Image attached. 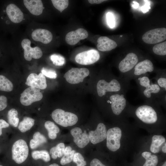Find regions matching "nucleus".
I'll list each match as a JSON object with an SVG mask.
<instances>
[{"label":"nucleus","instance_id":"f257e3e1","mask_svg":"<svg viewBox=\"0 0 166 166\" xmlns=\"http://www.w3.org/2000/svg\"><path fill=\"white\" fill-rule=\"evenodd\" d=\"M10 158L14 164L21 166L28 160L30 156L28 143L25 139L18 137L12 143L10 148Z\"/></svg>","mask_w":166,"mask_h":166},{"label":"nucleus","instance_id":"f03ea898","mask_svg":"<svg viewBox=\"0 0 166 166\" xmlns=\"http://www.w3.org/2000/svg\"><path fill=\"white\" fill-rule=\"evenodd\" d=\"M51 117L57 124L64 127L74 125L78 120L77 116L71 112H65L60 109L54 110L52 112Z\"/></svg>","mask_w":166,"mask_h":166},{"label":"nucleus","instance_id":"7ed1b4c3","mask_svg":"<svg viewBox=\"0 0 166 166\" xmlns=\"http://www.w3.org/2000/svg\"><path fill=\"white\" fill-rule=\"evenodd\" d=\"M122 136V131L118 127H114L107 131L106 146L112 152L118 150L121 147V139Z\"/></svg>","mask_w":166,"mask_h":166},{"label":"nucleus","instance_id":"20e7f679","mask_svg":"<svg viewBox=\"0 0 166 166\" xmlns=\"http://www.w3.org/2000/svg\"><path fill=\"white\" fill-rule=\"evenodd\" d=\"M43 97L41 89L29 87L26 89L21 94L20 102L25 106L31 105L33 103L42 100Z\"/></svg>","mask_w":166,"mask_h":166},{"label":"nucleus","instance_id":"39448f33","mask_svg":"<svg viewBox=\"0 0 166 166\" xmlns=\"http://www.w3.org/2000/svg\"><path fill=\"white\" fill-rule=\"evenodd\" d=\"M135 113L140 120L147 124H153L157 120L156 112L152 107L148 105L139 107L136 110Z\"/></svg>","mask_w":166,"mask_h":166},{"label":"nucleus","instance_id":"423d86ee","mask_svg":"<svg viewBox=\"0 0 166 166\" xmlns=\"http://www.w3.org/2000/svg\"><path fill=\"white\" fill-rule=\"evenodd\" d=\"M89 74V70L86 68H72L65 74L64 77L68 83L77 84L82 82Z\"/></svg>","mask_w":166,"mask_h":166},{"label":"nucleus","instance_id":"0eeeda50","mask_svg":"<svg viewBox=\"0 0 166 166\" xmlns=\"http://www.w3.org/2000/svg\"><path fill=\"white\" fill-rule=\"evenodd\" d=\"M166 39V29L158 28L149 30L142 36V40L145 43L154 44L160 42Z\"/></svg>","mask_w":166,"mask_h":166},{"label":"nucleus","instance_id":"6e6552de","mask_svg":"<svg viewBox=\"0 0 166 166\" xmlns=\"http://www.w3.org/2000/svg\"><path fill=\"white\" fill-rule=\"evenodd\" d=\"M100 55L98 52L95 49L84 51L77 54L75 57L77 63L84 65H90L97 61Z\"/></svg>","mask_w":166,"mask_h":166},{"label":"nucleus","instance_id":"1a4fd4ad","mask_svg":"<svg viewBox=\"0 0 166 166\" xmlns=\"http://www.w3.org/2000/svg\"><path fill=\"white\" fill-rule=\"evenodd\" d=\"M31 41L29 39H23L21 42L22 46L24 50V57L27 61H30L32 58L38 59L42 56L43 53L41 49L38 46L32 47Z\"/></svg>","mask_w":166,"mask_h":166},{"label":"nucleus","instance_id":"9d476101","mask_svg":"<svg viewBox=\"0 0 166 166\" xmlns=\"http://www.w3.org/2000/svg\"><path fill=\"white\" fill-rule=\"evenodd\" d=\"M97 91L100 97L105 95L107 92H117L121 89L120 85L116 79H113L109 82L104 80H99L97 84Z\"/></svg>","mask_w":166,"mask_h":166},{"label":"nucleus","instance_id":"9b49d317","mask_svg":"<svg viewBox=\"0 0 166 166\" xmlns=\"http://www.w3.org/2000/svg\"><path fill=\"white\" fill-rule=\"evenodd\" d=\"M25 84L30 87L40 89H45L47 86L45 77L41 73L38 75L34 73L30 74L26 79Z\"/></svg>","mask_w":166,"mask_h":166},{"label":"nucleus","instance_id":"f8f14e48","mask_svg":"<svg viewBox=\"0 0 166 166\" xmlns=\"http://www.w3.org/2000/svg\"><path fill=\"white\" fill-rule=\"evenodd\" d=\"M70 133L73 138L74 142L79 148H84L89 143V135L85 131L83 132L80 128L75 127L72 129Z\"/></svg>","mask_w":166,"mask_h":166},{"label":"nucleus","instance_id":"ddd939ff","mask_svg":"<svg viewBox=\"0 0 166 166\" xmlns=\"http://www.w3.org/2000/svg\"><path fill=\"white\" fill-rule=\"evenodd\" d=\"M107 132L105 125L103 123H100L95 130L89 132L88 135L89 140L93 144L101 142L106 138Z\"/></svg>","mask_w":166,"mask_h":166},{"label":"nucleus","instance_id":"4468645a","mask_svg":"<svg viewBox=\"0 0 166 166\" xmlns=\"http://www.w3.org/2000/svg\"><path fill=\"white\" fill-rule=\"evenodd\" d=\"M88 36L87 31L82 28L68 33L66 35L65 40L66 42L70 45H74L81 40L87 38Z\"/></svg>","mask_w":166,"mask_h":166},{"label":"nucleus","instance_id":"2eb2a0df","mask_svg":"<svg viewBox=\"0 0 166 166\" xmlns=\"http://www.w3.org/2000/svg\"><path fill=\"white\" fill-rule=\"evenodd\" d=\"M4 11L6 13L9 19L14 23H20L23 19L22 12L14 4L10 3L7 5Z\"/></svg>","mask_w":166,"mask_h":166},{"label":"nucleus","instance_id":"dca6fc26","mask_svg":"<svg viewBox=\"0 0 166 166\" xmlns=\"http://www.w3.org/2000/svg\"><path fill=\"white\" fill-rule=\"evenodd\" d=\"M138 58L134 53H128L119 65V68L122 72L124 73L131 70L137 63Z\"/></svg>","mask_w":166,"mask_h":166},{"label":"nucleus","instance_id":"f3484780","mask_svg":"<svg viewBox=\"0 0 166 166\" xmlns=\"http://www.w3.org/2000/svg\"><path fill=\"white\" fill-rule=\"evenodd\" d=\"M111 109L113 113L115 115H120L124 109L126 104V100L123 95L118 94L111 96Z\"/></svg>","mask_w":166,"mask_h":166},{"label":"nucleus","instance_id":"a211bd4d","mask_svg":"<svg viewBox=\"0 0 166 166\" xmlns=\"http://www.w3.org/2000/svg\"><path fill=\"white\" fill-rule=\"evenodd\" d=\"M31 37L35 41L47 44L52 41L53 36L52 33L46 29H38L32 32Z\"/></svg>","mask_w":166,"mask_h":166},{"label":"nucleus","instance_id":"6ab92c4d","mask_svg":"<svg viewBox=\"0 0 166 166\" xmlns=\"http://www.w3.org/2000/svg\"><path fill=\"white\" fill-rule=\"evenodd\" d=\"M24 4L31 14L35 15L41 14L44 7L42 0H24Z\"/></svg>","mask_w":166,"mask_h":166},{"label":"nucleus","instance_id":"aec40b11","mask_svg":"<svg viewBox=\"0 0 166 166\" xmlns=\"http://www.w3.org/2000/svg\"><path fill=\"white\" fill-rule=\"evenodd\" d=\"M97 42V48L101 51H110L117 46V43L114 41L106 36L99 37Z\"/></svg>","mask_w":166,"mask_h":166},{"label":"nucleus","instance_id":"412c9836","mask_svg":"<svg viewBox=\"0 0 166 166\" xmlns=\"http://www.w3.org/2000/svg\"><path fill=\"white\" fill-rule=\"evenodd\" d=\"M47 140L45 136L39 131H35L30 140L29 145L30 148L34 150L46 143Z\"/></svg>","mask_w":166,"mask_h":166},{"label":"nucleus","instance_id":"4be33fe9","mask_svg":"<svg viewBox=\"0 0 166 166\" xmlns=\"http://www.w3.org/2000/svg\"><path fill=\"white\" fill-rule=\"evenodd\" d=\"M153 69L152 62L149 60L146 59L139 62L135 66L134 73L135 75H139L148 72H151Z\"/></svg>","mask_w":166,"mask_h":166},{"label":"nucleus","instance_id":"5701e85b","mask_svg":"<svg viewBox=\"0 0 166 166\" xmlns=\"http://www.w3.org/2000/svg\"><path fill=\"white\" fill-rule=\"evenodd\" d=\"M30 156L34 162H39L41 160L48 162L51 160L49 153L45 150H33L31 152Z\"/></svg>","mask_w":166,"mask_h":166},{"label":"nucleus","instance_id":"b1692460","mask_svg":"<svg viewBox=\"0 0 166 166\" xmlns=\"http://www.w3.org/2000/svg\"><path fill=\"white\" fill-rule=\"evenodd\" d=\"M35 123V120L33 118L29 117H25L19 122L17 128L21 132L26 133L33 128Z\"/></svg>","mask_w":166,"mask_h":166},{"label":"nucleus","instance_id":"393cba45","mask_svg":"<svg viewBox=\"0 0 166 166\" xmlns=\"http://www.w3.org/2000/svg\"><path fill=\"white\" fill-rule=\"evenodd\" d=\"M166 142L165 138L162 135H154L152 137L150 149L154 153L159 152L162 144Z\"/></svg>","mask_w":166,"mask_h":166},{"label":"nucleus","instance_id":"a878e982","mask_svg":"<svg viewBox=\"0 0 166 166\" xmlns=\"http://www.w3.org/2000/svg\"><path fill=\"white\" fill-rule=\"evenodd\" d=\"M44 127L48 132V136L49 138L54 140L57 137V134L60 132L58 127L53 122L47 121L44 124Z\"/></svg>","mask_w":166,"mask_h":166},{"label":"nucleus","instance_id":"bb28decb","mask_svg":"<svg viewBox=\"0 0 166 166\" xmlns=\"http://www.w3.org/2000/svg\"><path fill=\"white\" fill-rule=\"evenodd\" d=\"M7 122L10 125L17 128L19 122L18 112L17 109L12 108L9 110L7 114Z\"/></svg>","mask_w":166,"mask_h":166},{"label":"nucleus","instance_id":"cd10ccee","mask_svg":"<svg viewBox=\"0 0 166 166\" xmlns=\"http://www.w3.org/2000/svg\"><path fill=\"white\" fill-rule=\"evenodd\" d=\"M65 149L64 144L63 143H59L50 149L49 155L53 159L56 160L57 158H60L63 156Z\"/></svg>","mask_w":166,"mask_h":166},{"label":"nucleus","instance_id":"c85d7f7f","mask_svg":"<svg viewBox=\"0 0 166 166\" xmlns=\"http://www.w3.org/2000/svg\"><path fill=\"white\" fill-rule=\"evenodd\" d=\"M141 155L145 160L143 166H156L157 165L158 159L156 155L147 151L143 152Z\"/></svg>","mask_w":166,"mask_h":166},{"label":"nucleus","instance_id":"c756f323","mask_svg":"<svg viewBox=\"0 0 166 166\" xmlns=\"http://www.w3.org/2000/svg\"><path fill=\"white\" fill-rule=\"evenodd\" d=\"M75 152V150H72L71 147H66L65 148L63 155L60 160L61 164L64 165L71 162Z\"/></svg>","mask_w":166,"mask_h":166},{"label":"nucleus","instance_id":"7c9ffc66","mask_svg":"<svg viewBox=\"0 0 166 166\" xmlns=\"http://www.w3.org/2000/svg\"><path fill=\"white\" fill-rule=\"evenodd\" d=\"M12 83L5 76L0 74V91L10 92L13 89Z\"/></svg>","mask_w":166,"mask_h":166},{"label":"nucleus","instance_id":"2f4dec72","mask_svg":"<svg viewBox=\"0 0 166 166\" xmlns=\"http://www.w3.org/2000/svg\"><path fill=\"white\" fill-rule=\"evenodd\" d=\"M51 1L54 7L60 12L66 9L69 5L68 0H52Z\"/></svg>","mask_w":166,"mask_h":166},{"label":"nucleus","instance_id":"473e14b6","mask_svg":"<svg viewBox=\"0 0 166 166\" xmlns=\"http://www.w3.org/2000/svg\"><path fill=\"white\" fill-rule=\"evenodd\" d=\"M153 52L159 55H165L166 54V42L157 44L152 48Z\"/></svg>","mask_w":166,"mask_h":166},{"label":"nucleus","instance_id":"72a5a7b5","mask_svg":"<svg viewBox=\"0 0 166 166\" xmlns=\"http://www.w3.org/2000/svg\"><path fill=\"white\" fill-rule=\"evenodd\" d=\"M50 58L53 64L56 66H62L65 62V58L60 55L52 54L50 56Z\"/></svg>","mask_w":166,"mask_h":166},{"label":"nucleus","instance_id":"f704fd0d","mask_svg":"<svg viewBox=\"0 0 166 166\" xmlns=\"http://www.w3.org/2000/svg\"><path fill=\"white\" fill-rule=\"evenodd\" d=\"M160 90V88L156 84L150 85L146 88L144 91V95L147 97L149 98L151 97V93H157Z\"/></svg>","mask_w":166,"mask_h":166},{"label":"nucleus","instance_id":"c9c22d12","mask_svg":"<svg viewBox=\"0 0 166 166\" xmlns=\"http://www.w3.org/2000/svg\"><path fill=\"white\" fill-rule=\"evenodd\" d=\"M73 161L77 164V166H85L86 161L82 155L79 152H75L73 159Z\"/></svg>","mask_w":166,"mask_h":166},{"label":"nucleus","instance_id":"e433bc0d","mask_svg":"<svg viewBox=\"0 0 166 166\" xmlns=\"http://www.w3.org/2000/svg\"><path fill=\"white\" fill-rule=\"evenodd\" d=\"M41 71L45 76L50 78L55 79L57 76L56 72L53 70L43 68Z\"/></svg>","mask_w":166,"mask_h":166},{"label":"nucleus","instance_id":"4c0bfd02","mask_svg":"<svg viewBox=\"0 0 166 166\" xmlns=\"http://www.w3.org/2000/svg\"><path fill=\"white\" fill-rule=\"evenodd\" d=\"M8 105L7 97L4 95H0V112L5 110Z\"/></svg>","mask_w":166,"mask_h":166},{"label":"nucleus","instance_id":"58836bf2","mask_svg":"<svg viewBox=\"0 0 166 166\" xmlns=\"http://www.w3.org/2000/svg\"><path fill=\"white\" fill-rule=\"evenodd\" d=\"M106 18L108 25L111 28H113L115 25V19L113 14L108 12L106 14Z\"/></svg>","mask_w":166,"mask_h":166},{"label":"nucleus","instance_id":"ea45409f","mask_svg":"<svg viewBox=\"0 0 166 166\" xmlns=\"http://www.w3.org/2000/svg\"><path fill=\"white\" fill-rule=\"evenodd\" d=\"M140 81V85L146 88L150 85V81L149 78L148 77H140L138 78Z\"/></svg>","mask_w":166,"mask_h":166},{"label":"nucleus","instance_id":"a19ab883","mask_svg":"<svg viewBox=\"0 0 166 166\" xmlns=\"http://www.w3.org/2000/svg\"><path fill=\"white\" fill-rule=\"evenodd\" d=\"M10 125L5 120L0 119V136L2 134V130L9 127Z\"/></svg>","mask_w":166,"mask_h":166},{"label":"nucleus","instance_id":"79ce46f5","mask_svg":"<svg viewBox=\"0 0 166 166\" xmlns=\"http://www.w3.org/2000/svg\"><path fill=\"white\" fill-rule=\"evenodd\" d=\"M90 166H106L98 159L95 158L93 159L90 162Z\"/></svg>","mask_w":166,"mask_h":166},{"label":"nucleus","instance_id":"37998d69","mask_svg":"<svg viewBox=\"0 0 166 166\" xmlns=\"http://www.w3.org/2000/svg\"><path fill=\"white\" fill-rule=\"evenodd\" d=\"M158 83L161 87H163L166 90V79L160 78L158 80Z\"/></svg>","mask_w":166,"mask_h":166},{"label":"nucleus","instance_id":"c03bdc74","mask_svg":"<svg viewBox=\"0 0 166 166\" xmlns=\"http://www.w3.org/2000/svg\"><path fill=\"white\" fill-rule=\"evenodd\" d=\"M150 4V3L147 2L143 6L141 7V10L143 12L146 13L148 11L149 9H150V7L149 6Z\"/></svg>","mask_w":166,"mask_h":166},{"label":"nucleus","instance_id":"a18cd8bd","mask_svg":"<svg viewBox=\"0 0 166 166\" xmlns=\"http://www.w3.org/2000/svg\"><path fill=\"white\" fill-rule=\"evenodd\" d=\"M106 0H89L88 2L91 4H99L101 3Z\"/></svg>","mask_w":166,"mask_h":166},{"label":"nucleus","instance_id":"49530a36","mask_svg":"<svg viewBox=\"0 0 166 166\" xmlns=\"http://www.w3.org/2000/svg\"><path fill=\"white\" fill-rule=\"evenodd\" d=\"M133 4L132 5V6L133 7L135 8H137L138 7L139 4L138 3L136 2L133 1Z\"/></svg>","mask_w":166,"mask_h":166},{"label":"nucleus","instance_id":"de8ad7c7","mask_svg":"<svg viewBox=\"0 0 166 166\" xmlns=\"http://www.w3.org/2000/svg\"><path fill=\"white\" fill-rule=\"evenodd\" d=\"M166 142L164 144V145L163 146L162 148V152L164 153H166Z\"/></svg>","mask_w":166,"mask_h":166},{"label":"nucleus","instance_id":"09e8293b","mask_svg":"<svg viewBox=\"0 0 166 166\" xmlns=\"http://www.w3.org/2000/svg\"><path fill=\"white\" fill-rule=\"evenodd\" d=\"M48 166H60L59 164H57L56 163H53L52 164H51Z\"/></svg>","mask_w":166,"mask_h":166},{"label":"nucleus","instance_id":"8fccbe9b","mask_svg":"<svg viewBox=\"0 0 166 166\" xmlns=\"http://www.w3.org/2000/svg\"><path fill=\"white\" fill-rule=\"evenodd\" d=\"M161 166H166V161L164 162V163L163 165H162Z\"/></svg>","mask_w":166,"mask_h":166},{"label":"nucleus","instance_id":"3c124183","mask_svg":"<svg viewBox=\"0 0 166 166\" xmlns=\"http://www.w3.org/2000/svg\"><path fill=\"white\" fill-rule=\"evenodd\" d=\"M122 35H121L120 36V37H122Z\"/></svg>","mask_w":166,"mask_h":166},{"label":"nucleus","instance_id":"603ef678","mask_svg":"<svg viewBox=\"0 0 166 166\" xmlns=\"http://www.w3.org/2000/svg\"><path fill=\"white\" fill-rule=\"evenodd\" d=\"M0 166H3L2 165H0Z\"/></svg>","mask_w":166,"mask_h":166}]
</instances>
